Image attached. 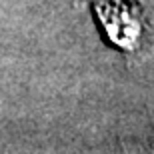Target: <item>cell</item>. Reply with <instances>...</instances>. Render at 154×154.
I'll list each match as a JSON object with an SVG mask.
<instances>
[{
    "instance_id": "6da1fadb",
    "label": "cell",
    "mask_w": 154,
    "mask_h": 154,
    "mask_svg": "<svg viewBox=\"0 0 154 154\" xmlns=\"http://www.w3.org/2000/svg\"><path fill=\"white\" fill-rule=\"evenodd\" d=\"M98 22L112 44L124 52L140 48L146 32H152L154 2L148 0H92Z\"/></svg>"
}]
</instances>
